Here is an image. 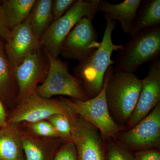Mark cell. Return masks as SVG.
Here are the masks:
<instances>
[{
  "label": "cell",
  "mask_w": 160,
  "mask_h": 160,
  "mask_svg": "<svg viewBox=\"0 0 160 160\" xmlns=\"http://www.w3.org/2000/svg\"><path fill=\"white\" fill-rule=\"evenodd\" d=\"M105 17L106 29L102 42L88 58L80 62L73 69L89 98L97 95L102 90L106 71L115 63L111 59L112 52L123 47L122 45H115L112 42V36L116 27L115 22Z\"/></svg>",
  "instance_id": "1"
},
{
  "label": "cell",
  "mask_w": 160,
  "mask_h": 160,
  "mask_svg": "<svg viewBox=\"0 0 160 160\" xmlns=\"http://www.w3.org/2000/svg\"><path fill=\"white\" fill-rule=\"evenodd\" d=\"M142 80L134 73L114 72L109 75L106 86V98L110 114L118 125H128L137 103Z\"/></svg>",
  "instance_id": "2"
},
{
  "label": "cell",
  "mask_w": 160,
  "mask_h": 160,
  "mask_svg": "<svg viewBox=\"0 0 160 160\" xmlns=\"http://www.w3.org/2000/svg\"><path fill=\"white\" fill-rule=\"evenodd\" d=\"M118 51L114 72L134 73L141 65L160 59V26L142 29Z\"/></svg>",
  "instance_id": "3"
},
{
  "label": "cell",
  "mask_w": 160,
  "mask_h": 160,
  "mask_svg": "<svg viewBox=\"0 0 160 160\" xmlns=\"http://www.w3.org/2000/svg\"><path fill=\"white\" fill-rule=\"evenodd\" d=\"M112 66L107 69L104 85L99 93L86 101L61 98L70 110L95 126L105 138L116 140L120 132L125 127L117 124L110 114L106 98V86Z\"/></svg>",
  "instance_id": "4"
},
{
  "label": "cell",
  "mask_w": 160,
  "mask_h": 160,
  "mask_svg": "<svg viewBox=\"0 0 160 160\" xmlns=\"http://www.w3.org/2000/svg\"><path fill=\"white\" fill-rule=\"evenodd\" d=\"M100 0H77L66 13L53 21L40 39L43 50L54 58L60 54L63 41L79 22L86 17L92 20Z\"/></svg>",
  "instance_id": "5"
},
{
  "label": "cell",
  "mask_w": 160,
  "mask_h": 160,
  "mask_svg": "<svg viewBox=\"0 0 160 160\" xmlns=\"http://www.w3.org/2000/svg\"><path fill=\"white\" fill-rule=\"evenodd\" d=\"M43 51L49 61V71L42 85L38 86L36 92L46 98L64 95L81 101L89 99L81 81L69 73L68 65L47 51Z\"/></svg>",
  "instance_id": "6"
},
{
  "label": "cell",
  "mask_w": 160,
  "mask_h": 160,
  "mask_svg": "<svg viewBox=\"0 0 160 160\" xmlns=\"http://www.w3.org/2000/svg\"><path fill=\"white\" fill-rule=\"evenodd\" d=\"M72 112L62 99L46 98L34 92L18 103L8 116L7 124H21L47 120L56 114L66 115L68 117Z\"/></svg>",
  "instance_id": "7"
},
{
  "label": "cell",
  "mask_w": 160,
  "mask_h": 160,
  "mask_svg": "<svg viewBox=\"0 0 160 160\" xmlns=\"http://www.w3.org/2000/svg\"><path fill=\"white\" fill-rule=\"evenodd\" d=\"M68 118L78 160H106V141L99 130L73 112Z\"/></svg>",
  "instance_id": "8"
},
{
  "label": "cell",
  "mask_w": 160,
  "mask_h": 160,
  "mask_svg": "<svg viewBox=\"0 0 160 160\" xmlns=\"http://www.w3.org/2000/svg\"><path fill=\"white\" fill-rule=\"evenodd\" d=\"M118 142L132 152L160 146V103L139 122L128 129L120 132Z\"/></svg>",
  "instance_id": "9"
},
{
  "label": "cell",
  "mask_w": 160,
  "mask_h": 160,
  "mask_svg": "<svg viewBox=\"0 0 160 160\" xmlns=\"http://www.w3.org/2000/svg\"><path fill=\"white\" fill-rule=\"evenodd\" d=\"M42 49L40 47L29 53L13 70L18 87V103L36 92L38 84L44 82L47 77L49 61L46 54L43 55Z\"/></svg>",
  "instance_id": "10"
},
{
  "label": "cell",
  "mask_w": 160,
  "mask_h": 160,
  "mask_svg": "<svg viewBox=\"0 0 160 160\" xmlns=\"http://www.w3.org/2000/svg\"><path fill=\"white\" fill-rule=\"evenodd\" d=\"M92 20L85 17L73 27L63 41L60 54L63 58L82 62L97 49V33Z\"/></svg>",
  "instance_id": "11"
},
{
  "label": "cell",
  "mask_w": 160,
  "mask_h": 160,
  "mask_svg": "<svg viewBox=\"0 0 160 160\" xmlns=\"http://www.w3.org/2000/svg\"><path fill=\"white\" fill-rule=\"evenodd\" d=\"M142 80L137 103L128 122L130 129L139 122L160 103V59L152 62L148 75Z\"/></svg>",
  "instance_id": "12"
},
{
  "label": "cell",
  "mask_w": 160,
  "mask_h": 160,
  "mask_svg": "<svg viewBox=\"0 0 160 160\" xmlns=\"http://www.w3.org/2000/svg\"><path fill=\"white\" fill-rule=\"evenodd\" d=\"M4 46L12 71L28 54L42 47L40 39L32 31L29 18L12 29Z\"/></svg>",
  "instance_id": "13"
},
{
  "label": "cell",
  "mask_w": 160,
  "mask_h": 160,
  "mask_svg": "<svg viewBox=\"0 0 160 160\" xmlns=\"http://www.w3.org/2000/svg\"><path fill=\"white\" fill-rule=\"evenodd\" d=\"M20 127L25 160H52L58 149L65 142L59 138L37 136Z\"/></svg>",
  "instance_id": "14"
},
{
  "label": "cell",
  "mask_w": 160,
  "mask_h": 160,
  "mask_svg": "<svg viewBox=\"0 0 160 160\" xmlns=\"http://www.w3.org/2000/svg\"><path fill=\"white\" fill-rule=\"evenodd\" d=\"M142 2L141 0H125L119 4H113L100 0L98 12H103L106 17L118 21L122 30L132 36L135 19Z\"/></svg>",
  "instance_id": "15"
},
{
  "label": "cell",
  "mask_w": 160,
  "mask_h": 160,
  "mask_svg": "<svg viewBox=\"0 0 160 160\" xmlns=\"http://www.w3.org/2000/svg\"><path fill=\"white\" fill-rule=\"evenodd\" d=\"M0 160H25L19 124L0 128Z\"/></svg>",
  "instance_id": "16"
},
{
  "label": "cell",
  "mask_w": 160,
  "mask_h": 160,
  "mask_svg": "<svg viewBox=\"0 0 160 160\" xmlns=\"http://www.w3.org/2000/svg\"><path fill=\"white\" fill-rule=\"evenodd\" d=\"M0 98L9 104L18 103L17 86L5 46L0 41Z\"/></svg>",
  "instance_id": "17"
},
{
  "label": "cell",
  "mask_w": 160,
  "mask_h": 160,
  "mask_svg": "<svg viewBox=\"0 0 160 160\" xmlns=\"http://www.w3.org/2000/svg\"><path fill=\"white\" fill-rule=\"evenodd\" d=\"M52 0L36 1L28 17L33 33L39 39L52 22Z\"/></svg>",
  "instance_id": "18"
},
{
  "label": "cell",
  "mask_w": 160,
  "mask_h": 160,
  "mask_svg": "<svg viewBox=\"0 0 160 160\" xmlns=\"http://www.w3.org/2000/svg\"><path fill=\"white\" fill-rule=\"evenodd\" d=\"M154 26H160V1H144L138 9L132 35L142 29Z\"/></svg>",
  "instance_id": "19"
},
{
  "label": "cell",
  "mask_w": 160,
  "mask_h": 160,
  "mask_svg": "<svg viewBox=\"0 0 160 160\" xmlns=\"http://www.w3.org/2000/svg\"><path fill=\"white\" fill-rule=\"evenodd\" d=\"M36 0H5L2 6L11 30L28 18Z\"/></svg>",
  "instance_id": "20"
},
{
  "label": "cell",
  "mask_w": 160,
  "mask_h": 160,
  "mask_svg": "<svg viewBox=\"0 0 160 160\" xmlns=\"http://www.w3.org/2000/svg\"><path fill=\"white\" fill-rule=\"evenodd\" d=\"M105 139L106 160H136L134 152L123 147L116 140Z\"/></svg>",
  "instance_id": "21"
},
{
  "label": "cell",
  "mask_w": 160,
  "mask_h": 160,
  "mask_svg": "<svg viewBox=\"0 0 160 160\" xmlns=\"http://www.w3.org/2000/svg\"><path fill=\"white\" fill-rule=\"evenodd\" d=\"M21 124L23 129L37 136L50 138H59L54 127L47 120Z\"/></svg>",
  "instance_id": "22"
},
{
  "label": "cell",
  "mask_w": 160,
  "mask_h": 160,
  "mask_svg": "<svg viewBox=\"0 0 160 160\" xmlns=\"http://www.w3.org/2000/svg\"><path fill=\"white\" fill-rule=\"evenodd\" d=\"M47 120L54 127L60 138L65 142L71 141V125L68 116L62 114H54Z\"/></svg>",
  "instance_id": "23"
},
{
  "label": "cell",
  "mask_w": 160,
  "mask_h": 160,
  "mask_svg": "<svg viewBox=\"0 0 160 160\" xmlns=\"http://www.w3.org/2000/svg\"><path fill=\"white\" fill-rule=\"evenodd\" d=\"M52 160H78L76 149L72 141L63 143L55 152Z\"/></svg>",
  "instance_id": "24"
},
{
  "label": "cell",
  "mask_w": 160,
  "mask_h": 160,
  "mask_svg": "<svg viewBox=\"0 0 160 160\" xmlns=\"http://www.w3.org/2000/svg\"><path fill=\"white\" fill-rule=\"evenodd\" d=\"M75 0H53L52 2L53 21L58 19L73 6Z\"/></svg>",
  "instance_id": "25"
},
{
  "label": "cell",
  "mask_w": 160,
  "mask_h": 160,
  "mask_svg": "<svg viewBox=\"0 0 160 160\" xmlns=\"http://www.w3.org/2000/svg\"><path fill=\"white\" fill-rule=\"evenodd\" d=\"M11 33V30L5 11L2 5H0V38L7 42L10 38Z\"/></svg>",
  "instance_id": "26"
},
{
  "label": "cell",
  "mask_w": 160,
  "mask_h": 160,
  "mask_svg": "<svg viewBox=\"0 0 160 160\" xmlns=\"http://www.w3.org/2000/svg\"><path fill=\"white\" fill-rule=\"evenodd\" d=\"M136 160H160L159 149H152L134 152Z\"/></svg>",
  "instance_id": "27"
},
{
  "label": "cell",
  "mask_w": 160,
  "mask_h": 160,
  "mask_svg": "<svg viewBox=\"0 0 160 160\" xmlns=\"http://www.w3.org/2000/svg\"><path fill=\"white\" fill-rule=\"evenodd\" d=\"M8 116L2 99L0 98V128L7 124Z\"/></svg>",
  "instance_id": "28"
}]
</instances>
